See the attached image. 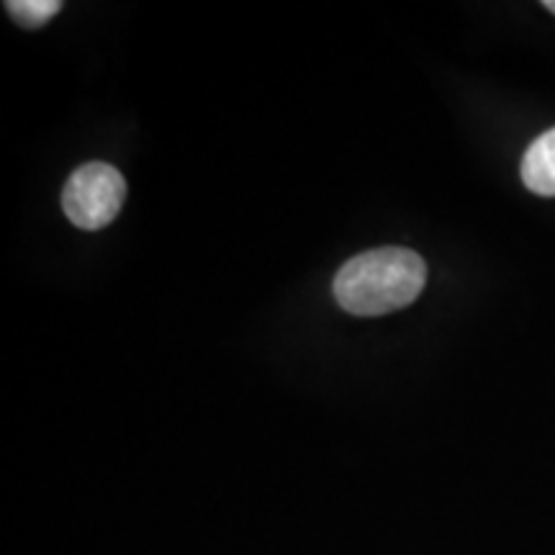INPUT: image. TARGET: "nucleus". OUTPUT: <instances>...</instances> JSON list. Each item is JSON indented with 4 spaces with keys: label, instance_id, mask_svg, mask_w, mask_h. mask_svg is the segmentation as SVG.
Listing matches in <instances>:
<instances>
[{
    "label": "nucleus",
    "instance_id": "obj_1",
    "mask_svg": "<svg viewBox=\"0 0 555 555\" xmlns=\"http://www.w3.org/2000/svg\"><path fill=\"white\" fill-rule=\"evenodd\" d=\"M425 283L427 266L414 249L378 247L347 260L332 291L347 314L384 317L409 307Z\"/></svg>",
    "mask_w": 555,
    "mask_h": 555
},
{
    "label": "nucleus",
    "instance_id": "obj_2",
    "mask_svg": "<svg viewBox=\"0 0 555 555\" xmlns=\"http://www.w3.org/2000/svg\"><path fill=\"white\" fill-rule=\"evenodd\" d=\"M124 198H127V180L114 165L86 163L65 183L62 208L75 227L95 232L119 217Z\"/></svg>",
    "mask_w": 555,
    "mask_h": 555
},
{
    "label": "nucleus",
    "instance_id": "obj_3",
    "mask_svg": "<svg viewBox=\"0 0 555 555\" xmlns=\"http://www.w3.org/2000/svg\"><path fill=\"white\" fill-rule=\"evenodd\" d=\"M522 183L535 196H555V129L540 134L522 157Z\"/></svg>",
    "mask_w": 555,
    "mask_h": 555
},
{
    "label": "nucleus",
    "instance_id": "obj_4",
    "mask_svg": "<svg viewBox=\"0 0 555 555\" xmlns=\"http://www.w3.org/2000/svg\"><path fill=\"white\" fill-rule=\"evenodd\" d=\"M5 11L24 29H41L62 11V3L60 0H9Z\"/></svg>",
    "mask_w": 555,
    "mask_h": 555
},
{
    "label": "nucleus",
    "instance_id": "obj_5",
    "mask_svg": "<svg viewBox=\"0 0 555 555\" xmlns=\"http://www.w3.org/2000/svg\"><path fill=\"white\" fill-rule=\"evenodd\" d=\"M543 5H545V9H547V11H551V13H553V16H555V0H545V3H543Z\"/></svg>",
    "mask_w": 555,
    "mask_h": 555
}]
</instances>
